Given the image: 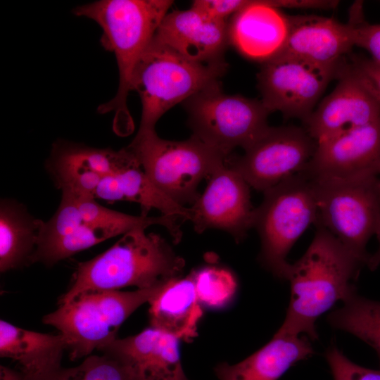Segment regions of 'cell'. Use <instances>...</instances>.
I'll list each match as a JSON object with an SVG mask.
<instances>
[{"label": "cell", "instance_id": "1", "mask_svg": "<svg viewBox=\"0 0 380 380\" xmlns=\"http://www.w3.org/2000/svg\"><path fill=\"white\" fill-rule=\"evenodd\" d=\"M303 255L291 264L286 280L291 296L284 321L277 331L317 338L315 322L338 301L356 293L353 283L365 263L319 224Z\"/></svg>", "mask_w": 380, "mask_h": 380}, {"label": "cell", "instance_id": "2", "mask_svg": "<svg viewBox=\"0 0 380 380\" xmlns=\"http://www.w3.org/2000/svg\"><path fill=\"white\" fill-rule=\"evenodd\" d=\"M145 229L126 232L106 251L80 262L71 286L58 304L84 292L118 291L127 286L147 289L179 277L184 260L164 238Z\"/></svg>", "mask_w": 380, "mask_h": 380}, {"label": "cell", "instance_id": "3", "mask_svg": "<svg viewBox=\"0 0 380 380\" xmlns=\"http://www.w3.org/2000/svg\"><path fill=\"white\" fill-rule=\"evenodd\" d=\"M173 1L170 0H100L77 6L74 13L96 22L102 30L101 44L113 52L119 84L115 96L98 108L113 112L115 125L128 126L132 118L127 98L142 54L153 39Z\"/></svg>", "mask_w": 380, "mask_h": 380}, {"label": "cell", "instance_id": "4", "mask_svg": "<svg viewBox=\"0 0 380 380\" xmlns=\"http://www.w3.org/2000/svg\"><path fill=\"white\" fill-rule=\"evenodd\" d=\"M227 68L224 61L207 64L190 61L153 38L133 75L132 90L141 103L137 132L156 131V125L165 113L220 82Z\"/></svg>", "mask_w": 380, "mask_h": 380}, {"label": "cell", "instance_id": "5", "mask_svg": "<svg viewBox=\"0 0 380 380\" xmlns=\"http://www.w3.org/2000/svg\"><path fill=\"white\" fill-rule=\"evenodd\" d=\"M164 284L134 291L81 293L59 304L42 321L60 331L72 360L87 357L94 350H102L117 339L123 322L139 307L148 303Z\"/></svg>", "mask_w": 380, "mask_h": 380}, {"label": "cell", "instance_id": "6", "mask_svg": "<svg viewBox=\"0 0 380 380\" xmlns=\"http://www.w3.org/2000/svg\"><path fill=\"white\" fill-rule=\"evenodd\" d=\"M152 183L175 203L186 207L198 198L199 184L224 165L229 156L191 135L184 141L137 132L127 146Z\"/></svg>", "mask_w": 380, "mask_h": 380}, {"label": "cell", "instance_id": "7", "mask_svg": "<svg viewBox=\"0 0 380 380\" xmlns=\"http://www.w3.org/2000/svg\"><path fill=\"white\" fill-rule=\"evenodd\" d=\"M263 194L262 203L255 208L253 222L261 242L258 260L274 276L286 280L291 265L286 258L291 248L317 219L313 183L299 172Z\"/></svg>", "mask_w": 380, "mask_h": 380}, {"label": "cell", "instance_id": "8", "mask_svg": "<svg viewBox=\"0 0 380 380\" xmlns=\"http://www.w3.org/2000/svg\"><path fill=\"white\" fill-rule=\"evenodd\" d=\"M182 103L192 135L226 156L246 148L269 127L270 112L261 100L227 94L220 82Z\"/></svg>", "mask_w": 380, "mask_h": 380}, {"label": "cell", "instance_id": "9", "mask_svg": "<svg viewBox=\"0 0 380 380\" xmlns=\"http://www.w3.org/2000/svg\"><path fill=\"white\" fill-rule=\"evenodd\" d=\"M378 179H311L318 208L315 224L326 228L365 265L370 255L367 244L380 226Z\"/></svg>", "mask_w": 380, "mask_h": 380}, {"label": "cell", "instance_id": "10", "mask_svg": "<svg viewBox=\"0 0 380 380\" xmlns=\"http://www.w3.org/2000/svg\"><path fill=\"white\" fill-rule=\"evenodd\" d=\"M343 61L327 66L281 53L262 63L257 76L260 100L270 113L279 111L285 118L305 122L337 78Z\"/></svg>", "mask_w": 380, "mask_h": 380}, {"label": "cell", "instance_id": "11", "mask_svg": "<svg viewBox=\"0 0 380 380\" xmlns=\"http://www.w3.org/2000/svg\"><path fill=\"white\" fill-rule=\"evenodd\" d=\"M317 146L304 127L269 126L242 156L229 157L227 163L250 186L263 192L303 171Z\"/></svg>", "mask_w": 380, "mask_h": 380}, {"label": "cell", "instance_id": "12", "mask_svg": "<svg viewBox=\"0 0 380 380\" xmlns=\"http://www.w3.org/2000/svg\"><path fill=\"white\" fill-rule=\"evenodd\" d=\"M313 179L352 180L380 175V117L317 142L303 171Z\"/></svg>", "mask_w": 380, "mask_h": 380}, {"label": "cell", "instance_id": "13", "mask_svg": "<svg viewBox=\"0 0 380 380\" xmlns=\"http://www.w3.org/2000/svg\"><path fill=\"white\" fill-rule=\"evenodd\" d=\"M196 201L189 207V221L199 234L210 229L229 234L239 243L253 228L255 208L250 186L227 161L209 179Z\"/></svg>", "mask_w": 380, "mask_h": 380}, {"label": "cell", "instance_id": "14", "mask_svg": "<svg viewBox=\"0 0 380 380\" xmlns=\"http://www.w3.org/2000/svg\"><path fill=\"white\" fill-rule=\"evenodd\" d=\"M338 83L303 122L304 128L317 142L380 117V103L343 61Z\"/></svg>", "mask_w": 380, "mask_h": 380}, {"label": "cell", "instance_id": "15", "mask_svg": "<svg viewBox=\"0 0 380 380\" xmlns=\"http://www.w3.org/2000/svg\"><path fill=\"white\" fill-rule=\"evenodd\" d=\"M179 341L151 326L136 335L115 339L102 350L118 360L133 380H189L182 368Z\"/></svg>", "mask_w": 380, "mask_h": 380}, {"label": "cell", "instance_id": "16", "mask_svg": "<svg viewBox=\"0 0 380 380\" xmlns=\"http://www.w3.org/2000/svg\"><path fill=\"white\" fill-rule=\"evenodd\" d=\"M227 23L210 19L193 7L175 10L164 17L153 39L190 61L221 63L229 46Z\"/></svg>", "mask_w": 380, "mask_h": 380}, {"label": "cell", "instance_id": "17", "mask_svg": "<svg viewBox=\"0 0 380 380\" xmlns=\"http://www.w3.org/2000/svg\"><path fill=\"white\" fill-rule=\"evenodd\" d=\"M289 15L267 1H248L227 23L229 45L263 63L279 55L289 31Z\"/></svg>", "mask_w": 380, "mask_h": 380}, {"label": "cell", "instance_id": "18", "mask_svg": "<svg viewBox=\"0 0 380 380\" xmlns=\"http://www.w3.org/2000/svg\"><path fill=\"white\" fill-rule=\"evenodd\" d=\"M289 22L281 53L329 66L341 63L354 47L348 23L314 15H289Z\"/></svg>", "mask_w": 380, "mask_h": 380}, {"label": "cell", "instance_id": "19", "mask_svg": "<svg viewBox=\"0 0 380 380\" xmlns=\"http://www.w3.org/2000/svg\"><path fill=\"white\" fill-rule=\"evenodd\" d=\"M67 348L61 334L39 333L0 321V355L15 361L27 380H50L62 368Z\"/></svg>", "mask_w": 380, "mask_h": 380}, {"label": "cell", "instance_id": "20", "mask_svg": "<svg viewBox=\"0 0 380 380\" xmlns=\"http://www.w3.org/2000/svg\"><path fill=\"white\" fill-rule=\"evenodd\" d=\"M313 353L308 338L277 331L255 353L234 365L222 362L215 373L219 380H277L293 365Z\"/></svg>", "mask_w": 380, "mask_h": 380}, {"label": "cell", "instance_id": "21", "mask_svg": "<svg viewBox=\"0 0 380 380\" xmlns=\"http://www.w3.org/2000/svg\"><path fill=\"white\" fill-rule=\"evenodd\" d=\"M148 303L151 327L188 342L196 336L203 312L193 272L167 281Z\"/></svg>", "mask_w": 380, "mask_h": 380}, {"label": "cell", "instance_id": "22", "mask_svg": "<svg viewBox=\"0 0 380 380\" xmlns=\"http://www.w3.org/2000/svg\"><path fill=\"white\" fill-rule=\"evenodd\" d=\"M43 221L32 217L15 201L0 206V270L5 272L31 263Z\"/></svg>", "mask_w": 380, "mask_h": 380}, {"label": "cell", "instance_id": "23", "mask_svg": "<svg viewBox=\"0 0 380 380\" xmlns=\"http://www.w3.org/2000/svg\"><path fill=\"white\" fill-rule=\"evenodd\" d=\"M137 160L127 148L118 151L95 148L73 144H58L53 149L52 173L75 170L94 171L103 176L117 174Z\"/></svg>", "mask_w": 380, "mask_h": 380}, {"label": "cell", "instance_id": "24", "mask_svg": "<svg viewBox=\"0 0 380 380\" xmlns=\"http://www.w3.org/2000/svg\"><path fill=\"white\" fill-rule=\"evenodd\" d=\"M328 322L336 329L349 332L373 348L380 361V302L357 293L343 305L331 312Z\"/></svg>", "mask_w": 380, "mask_h": 380}, {"label": "cell", "instance_id": "25", "mask_svg": "<svg viewBox=\"0 0 380 380\" xmlns=\"http://www.w3.org/2000/svg\"><path fill=\"white\" fill-rule=\"evenodd\" d=\"M119 234L110 228L83 223L72 232L52 243L34 251L31 263L41 262L51 265L81 251L90 248Z\"/></svg>", "mask_w": 380, "mask_h": 380}, {"label": "cell", "instance_id": "26", "mask_svg": "<svg viewBox=\"0 0 380 380\" xmlns=\"http://www.w3.org/2000/svg\"><path fill=\"white\" fill-rule=\"evenodd\" d=\"M200 303L210 308L222 307L231 300L236 291V281L228 270L205 267L193 272Z\"/></svg>", "mask_w": 380, "mask_h": 380}, {"label": "cell", "instance_id": "27", "mask_svg": "<svg viewBox=\"0 0 380 380\" xmlns=\"http://www.w3.org/2000/svg\"><path fill=\"white\" fill-rule=\"evenodd\" d=\"M50 380H133L127 369L115 357L87 356L78 366L61 368Z\"/></svg>", "mask_w": 380, "mask_h": 380}, {"label": "cell", "instance_id": "28", "mask_svg": "<svg viewBox=\"0 0 380 380\" xmlns=\"http://www.w3.org/2000/svg\"><path fill=\"white\" fill-rule=\"evenodd\" d=\"M83 223L75 196L71 193L62 191L58 210L48 222L42 224L35 250L51 244Z\"/></svg>", "mask_w": 380, "mask_h": 380}, {"label": "cell", "instance_id": "29", "mask_svg": "<svg viewBox=\"0 0 380 380\" xmlns=\"http://www.w3.org/2000/svg\"><path fill=\"white\" fill-rule=\"evenodd\" d=\"M354 46L364 49L371 58L380 64V24H370L365 19L362 2L357 1L350 8L349 20Z\"/></svg>", "mask_w": 380, "mask_h": 380}, {"label": "cell", "instance_id": "30", "mask_svg": "<svg viewBox=\"0 0 380 380\" xmlns=\"http://www.w3.org/2000/svg\"><path fill=\"white\" fill-rule=\"evenodd\" d=\"M325 356L334 380H380V369L353 362L334 346L327 349Z\"/></svg>", "mask_w": 380, "mask_h": 380}, {"label": "cell", "instance_id": "31", "mask_svg": "<svg viewBox=\"0 0 380 380\" xmlns=\"http://www.w3.org/2000/svg\"><path fill=\"white\" fill-rule=\"evenodd\" d=\"M350 59L353 73L380 103V64L363 55H351Z\"/></svg>", "mask_w": 380, "mask_h": 380}, {"label": "cell", "instance_id": "32", "mask_svg": "<svg viewBox=\"0 0 380 380\" xmlns=\"http://www.w3.org/2000/svg\"><path fill=\"white\" fill-rule=\"evenodd\" d=\"M248 0H196L191 7L210 19L228 22L237 11L244 7Z\"/></svg>", "mask_w": 380, "mask_h": 380}, {"label": "cell", "instance_id": "33", "mask_svg": "<svg viewBox=\"0 0 380 380\" xmlns=\"http://www.w3.org/2000/svg\"><path fill=\"white\" fill-rule=\"evenodd\" d=\"M94 198L110 202L125 200L118 174L102 176L96 189Z\"/></svg>", "mask_w": 380, "mask_h": 380}, {"label": "cell", "instance_id": "34", "mask_svg": "<svg viewBox=\"0 0 380 380\" xmlns=\"http://www.w3.org/2000/svg\"><path fill=\"white\" fill-rule=\"evenodd\" d=\"M375 235L379 242V247L375 253L370 254L366 265L372 271L376 270L380 265V226Z\"/></svg>", "mask_w": 380, "mask_h": 380}, {"label": "cell", "instance_id": "35", "mask_svg": "<svg viewBox=\"0 0 380 380\" xmlns=\"http://www.w3.org/2000/svg\"><path fill=\"white\" fill-rule=\"evenodd\" d=\"M0 380H27L20 372L4 366L0 367Z\"/></svg>", "mask_w": 380, "mask_h": 380}, {"label": "cell", "instance_id": "36", "mask_svg": "<svg viewBox=\"0 0 380 380\" xmlns=\"http://www.w3.org/2000/svg\"><path fill=\"white\" fill-rule=\"evenodd\" d=\"M377 190H378V193H379V196L380 198V179L379 178L378 179V181H377Z\"/></svg>", "mask_w": 380, "mask_h": 380}]
</instances>
